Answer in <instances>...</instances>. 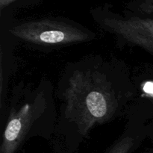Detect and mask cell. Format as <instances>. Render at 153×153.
<instances>
[{"instance_id":"1","label":"cell","mask_w":153,"mask_h":153,"mask_svg":"<svg viewBox=\"0 0 153 153\" xmlns=\"http://www.w3.org/2000/svg\"><path fill=\"white\" fill-rule=\"evenodd\" d=\"M64 96L66 114L82 134L111 119L117 108L111 85L99 72H76L69 80Z\"/></svg>"},{"instance_id":"3","label":"cell","mask_w":153,"mask_h":153,"mask_svg":"<svg viewBox=\"0 0 153 153\" xmlns=\"http://www.w3.org/2000/svg\"><path fill=\"white\" fill-rule=\"evenodd\" d=\"M42 102L26 103L19 110L11 109L3 134L0 153H15L36 119L42 113Z\"/></svg>"},{"instance_id":"7","label":"cell","mask_w":153,"mask_h":153,"mask_svg":"<svg viewBox=\"0 0 153 153\" xmlns=\"http://www.w3.org/2000/svg\"><path fill=\"white\" fill-rule=\"evenodd\" d=\"M144 10L149 12V13H153V3H148L144 7Z\"/></svg>"},{"instance_id":"8","label":"cell","mask_w":153,"mask_h":153,"mask_svg":"<svg viewBox=\"0 0 153 153\" xmlns=\"http://www.w3.org/2000/svg\"><path fill=\"white\" fill-rule=\"evenodd\" d=\"M148 1H149V3H153V0H147Z\"/></svg>"},{"instance_id":"2","label":"cell","mask_w":153,"mask_h":153,"mask_svg":"<svg viewBox=\"0 0 153 153\" xmlns=\"http://www.w3.org/2000/svg\"><path fill=\"white\" fill-rule=\"evenodd\" d=\"M14 37L34 44L61 46L82 43L91 37L88 33L71 25L51 19L30 21L9 30Z\"/></svg>"},{"instance_id":"6","label":"cell","mask_w":153,"mask_h":153,"mask_svg":"<svg viewBox=\"0 0 153 153\" xmlns=\"http://www.w3.org/2000/svg\"><path fill=\"white\" fill-rule=\"evenodd\" d=\"M14 1H16V0H0V8L2 10L4 7H5L6 6L10 4V3L13 2Z\"/></svg>"},{"instance_id":"5","label":"cell","mask_w":153,"mask_h":153,"mask_svg":"<svg viewBox=\"0 0 153 153\" xmlns=\"http://www.w3.org/2000/svg\"><path fill=\"white\" fill-rule=\"evenodd\" d=\"M134 143L131 137H124L117 142L107 153H128Z\"/></svg>"},{"instance_id":"4","label":"cell","mask_w":153,"mask_h":153,"mask_svg":"<svg viewBox=\"0 0 153 153\" xmlns=\"http://www.w3.org/2000/svg\"><path fill=\"white\" fill-rule=\"evenodd\" d=\"M103 25L126 41L153 54V19L106 18Z\"/></svg>"}]
</instances>
